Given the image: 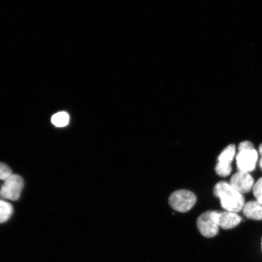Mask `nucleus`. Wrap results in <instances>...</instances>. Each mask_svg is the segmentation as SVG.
Masks as SVG:
<instances>
[{"label":"nucleus","mask_w":262,"mask_h":262,"mask_svg":"<svg viewBox=\"0 0 262 262\" xmlns=\"http://www.w3.org/2000/svg\"><path fill=\"white\" fill-rule=\"evenodd\" d=\"M261 247H262V242H261Z\"/></svg>","instance_id":"17"},{"label":"nucleus","mask_w":262,"mask_h":262,"mask_svg":"<svg viewBox=\"0 0 262 262\" xmlns=\"http://www.w3.org/2000/svg\"><path fill=\"white\" fill-rule=\"evenodd\" d=\"M214 194L221 199L222 208L226 211L238 212L243 209L245 199L243 194L238 192L226 182H220L215 185Z\"/></svg>","instance_id":"1"},{"label":"nucleus","mask_w":262,"mask_h":262,"mask_svg":"<svg viewBox=\"0 0 262 262\" xmlns=\"http://www.w3.org/2000/svg\"><path fill=\"white\" fill-rule=\"evenodd\" d=\"M51 122L55 126L64 127L70 122V116L66 112L58 113L52 117Z\"/></svg>","instance_id":"10"},{"label":"nucleus","mask_w":262,"mask_h":262,"mask_svg":"<svg viewBox=\"0 0 262 262\" xmlns=\"http://www.w3.org/2000/svg\"><path fill=\"white\" fill-rule=\"evenodd\" d=\"M196 201L194 193L186 189L173 192L169 199V205L175 211L180 212L189 211L195 205Z\"/></svg>","instance_id":"2"},{"label":"nucleus","mask_w":262,"mask_h":262,"mask_svg":"<svg viewBox=\"0 0 262 262\" xmlns=\"http://www.w3.org/2000/svg\"><path fill=\"white\" fill-rule=\"evenodd\" d=\"M258 159V152L254 148L239 150L236 157L238 171H253Z\"/></svg>","instance_id":"6"},{"label":"nucleus","mask_w":262,"mask_h":262,"mask_svg":"<svg viewBox=\"0 0 262 262\" xmlns=\"http://www.w3.org/2000/svg\"><path fill=\"white\" fill-rule=\"evenodd\" d=\"M253 194L257 201L262 204V178L254 185Z\"/></svg>","instance_id":"13"},{"label":"nucleus","mask_w":262,"mask_h":262,"mask_svg":"<svg viewBox=\"0 0 262 262\" xmlns=\"http://www.w3.org/2000/svg\"><path fill=\"white\" fill-rule=\"evenodd\" d=\"M196 227L201 234L206 238H212L218 234L219 227L213 217L212 211H206L199 216Z\"/></svg>","instance_id":"5"},{"label":"nucleus","mask_w":262,"mask_h":262,"mask_svg":"<svg viewBox=\"0 0 262 262\" xmlns=\"http://www.w3.org/2000/svg\"><path fill=\"white\" fill-rule=\"evenodd\" d=\"M254 148L253 143L249 141H245V142H241L239 144L238 150H245Z\"/></svg>","instance_id":"14"},{"label":"nucleus","mask_w":262,"mask_h":262,"mask_svg":"<svg viewBox=\"0 0 262 262\" xmlns=\"http://www.w3.org/2000/svg\"><path fill=\"white\" fill-rule=\"evenodd\" d=\"M212 214L219 228L224 229L236 227L242 221L241 216L236 212L212 211Z\"/></svg>","instance_id":"7"},{"label":"nucleus","mask_w":262,"mask_h":262,"mask_svg":"<svg viewBox=\"0 0 262 262\" xmlns=\"http://www.w3.org/2000/svg\"><path fill=\"white\" fill-rule=\"evenodd\" d=\"M12 175L11 169L6 164L0 163V180L5 181Z\"/></svg>","instance_id":"12"},{"label":"nucleus","mask_w":262,"mask_h":262,"mask_svg":"<svg viewBox=\"0 0 262 262\" xmlns=\"http://www.w3.org/2000/svg\"><path fill=\"white\" fill-rule=\"evenodd\" d=\"M259 165H260V168L262 169V157H261V159L260 160Z\"/></svg>","instance_id":"16"},{"label":"nucleus","mask_w":262,"mask_h":262,"mask_svg":"<svg viewBox=\"0 0 262 262\" xmlns=\"http://www.w3.org/2000/svg\"><path fill=\"white\" fill-rule=\"evenodd\" d=\"M24 180L20 176L12 174L5 181L0 189V196L4 199L17 201L24 188Z\"/></svg>","instance_id":"3"},{"label":"nucleus","mask_w":262,"mask_h":262,"mask_svg":"<svg viewBox=\"0 0 262 262\" xmlns=\"http://www.w3.org/2000/svg\"><path fill=\"white\" fill-rule=\"evenodd\" d=\"M230 185L242 194L249 192L254 187V179L250 173L238 171L230 180Z\"/></svg>","instance_id":"8"},{"label":"nucleus","mask_w":262,"mask_h":262,"mask_svg":"<svg viewBox=\"0 0 262 262\" xmlns=\"http://www.w3.org/2000/svg\"><path fill=\"white\" fill-rule=\"evenodd\" d=\"M235 155V146L229 145L223 150L218 157V163L215 167L216 173L221 177L230 175L232 171L231 163Z\"/></svg>","instance_id":"4"},{"label":"nucleus","mask_w":262,"mask_h":262,"mask_svg":"<svg viewBox=\"0 0 262 262\" xmlns=\"http://www.w3.org/2000/svg\"><path fill=\"white\" fill-rule=\"evenodd\" d=\"M244 215L255 221L262 220V204L258 201H251L246 204L243 209Z\"/></svg>","instance_id":"9"},{"label":"nucleus","mask_w":262,"mask_h":262,"mask_svg":"<svg viewBox=\"0 0 262 262\" xmlns=\"http://www.w3.org/2000/svg\"><path fill=\"white\" fill-rule=\"evenodd\" d=\"M259 152L261 157H262V144L259 146Z\"/></svg>","instance_id":"15"},{"label":"nucleus","mask_w":262,"mask_h":262,"mask_svg":"<svg viewBox=\"0 0 262 262\" xmlns=\"http://www.w3.org/2000/svg\"><path fill=\"white\" fill-rule=\"evenodd\" d=\"M13 208L8 202L0 201V223L7 221L11 217Z\"/></svg>","instance_id":"11"}]
</instances>
